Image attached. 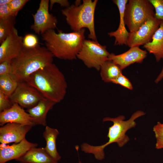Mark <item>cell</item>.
Returning a JSON list of instances; mask_svg holds the SVG:
<instances>
[{
	"label": "cell",
	"instance_id": "6da1fadb",
	"mask_svg": "<svg viewBox=\"0 0 163 163\" xmlns=\"http://www.w3.org/2000/svg\"><path fill=\"white\" fill-rule=\"evenodd\" d=\"M25 82L45 98L56 104L63 100L66 93L67 84L65 77L53 63L31 74Z\"/></svg>",
	"mask_w": 163,
	"mask_h": 163
},
{
	"label": "cell",
	"instance_id": "7a4b0ae2",
	"mask_svg": "<svg viewBox=\"0 0 163 163\" xmlns=\"http://www.w3.org/2000/svg\"><path fill=\"white\" fill-rule=\"evenodd\" d=\"M85 28L65 33L59 30H48L41 36L46 47L54 56L65 60L76 59L85 39Z\"/></svg>",
	"mask_w": 163,
	"mask_h": 163
},
{
	"label": "cell",
	"instance_id": "3957f363",
	"mask_svg": "<svg viewBox=\"0 0 163 163\" xmlns=\"http://www.w3.org/2000/svg\"><path fill=\"white\" fill-rule=\"evenodd\" d=\"M145 114L144 112L138 110L134 112L126 120H124L125 118L123 115H120L115 118H104L103 120V122L109 121L113 123V124L108 129L107 135L108 141L104 144L98 146L84 143L81 145V150L85 153L93 154L97 160L103 159L105 157L104 150L105 147L113 143H116L120 147H123L130 139L126 134V132L136 126V119Z\"/></svg>",
	"mask_w": 163,
	"mask_h": 163
},
{
	"label": "cell",
	"instance_id": "277c9868",
	"mask_svg": "<svg viewBox=\"0 0 163 163\" xmlns=\"http://www.w3.org/2000/svg\"><path fill=\"white\" fill-rule=\"evenodd\" d=\"M54 57L46 47L39 44L32 48L24 47L11 60L12 74L19 82H25L31 74L53 63Z\"/></svg>",
	"mask_w": 163,
	"mask_h": 163
},
{
	"label": "cell",
	"instance_id": "5b68a950",
	"mask_svg": "<svg viewBox=\"0 0 163 163\" xmlns=\"http://www.w3.org/2000/svg\"><path fill=\"white\" fill-rule=\"evenodd\" d=\"M97 0L76 1L72 4L62 10L67 23L74 32L87 28L89 32L88 38L97 40L94 24V12Z\"/></svg>",
	"mask_w": 163,
	"mask_h": 163
},
{
	"label": "cell",
	"instance_id": "8992f818",
	"mask_svg": "<svg viewBox=\"0 0 163 163\" xmlns=\"http://www.w3.org/2000/svg\"><path fill=\"white\" fill-rule=\"evenodd\" d=\"M154 8L149 0H129L124 12V20L129 32L136 31L155 17Z\"/></svg>",
	"mask_w": 163,
	"mask_h": 163
},
{
	"label": "cell",
	"instance_id": "52a82bcc",
	"mask_svg": "<svg viewBox=\"0 0 163 163\" xmlns=\"http://www.w3.org/2000/svg\"><path fill=\"white\" fill-rule=\"evenodd\" d=\"M110 54L106 46L97 40L85 39L77 57L88 68L100 71L102 65L108 60Z\"/></svg>",
	"mask_w": 163,
	"mask_h": 163
},
{
	"label": "cell",
	"instance_id": "ba28073f",
	"mask_svg": "<svg viewBox=\"0 0 163 163\" xmlns=\"http://www.w3.org/2000/svg\"><path fill=\"white\" fill-rule=\"evenodd\" d=\"M49 0H41L36 12L32 14L34 22L30 28L38 34L42 35L46 31L56 27L57 18L49 13Z\"/></svg>",
	"mask_w": 163,
	"mask_h": 163
},
{
	"label": "cell",
	"instance_id": "9c48e42d",
	"mask_svg": "<svg viewBox=\"0 0 163 163\" xmlns=\"http://www.w3.org/2000/svg\"><path fill=\"white\" fill-rule=\"evenodd\" d=\"M44 97L36 89L26 82H19L16 89L9 97L13 103L27 109L35 106Z\"/></svg>",
	"mask_w": 163,
	"mask_h": 163
},
{
	"label": "cell",
	"instance_id": "30bf717a",
	"mask_svg": "<svg viewBox=\"0 0 163 163\" xmlns=\"http://www.w3.org/2000/svg\"><path fill=\"white\" fill-rule=\"evenodd\" d=\"M160 23V21L154 17L145 22L137 30L129 32L127 45L130 47L139 46L150 42Z\"/></svg>",
	"mask_w": 163,
	"mask_h": 163
},
{
	"label": "cell",
	"instance_id": "8fae6325",
	"mask_svg": "<svg viewBox=\"0 0 163 163\" xmlns=\"http://www.w3.org/2000/svg\"><path fill=\"white\" fill-rule=\"evenodd\" d=\"M33 126L30 125L9 123L0 128L1 145L14 142L17 143L25 138V136Z\"/></svg>",
	"mask_w": 163,
	"mask_h": 163
},
{
	"label": "cell",
	"instance_id": "7c38bea8",
	"mask_svg": "<svg viewBox=\"0 0 163 163\" xmlns=\"http://www.w3.org/2000/svg\"><path fill=\"white\" fill-rule=\"evenodd\" d=\"M23 38L18 35L16 28L13 33L8 36L0 46V63L17 57L24 47Z\"/></svg>",
	"mask_w": 163,
	"mask_h": 163
},
{
	"label": "cell",
	"instance_id": "4fadbf2b",
	"mask_svg": "<svg viewBox=\"0 0 163 163\" xmlns=\"http://www.w3.org/2000/svg\"><path fill=\"white\" fill-rule=\"evenodd\" d=\"M147 52L139 46L130 47L129 50L120 54L110 53L108 60H111L123 70L134 63H140L147 56Z\"/></svg>",
	"mask_w": 163,
	"mask_h": 163
},
{
	"label": "cell",
	"instance_id": "5bb4252c",
	"mask_svg": "<svg viewBox=\"0 0 163 163\" xmlns=\"http://www.w3.org/2000/svg\"><path fill=\"white\" fill-rule=\"evenodd\" d=\"M9 123L35 126L30 114L16 103H13L10 108L0 112V126Z\"/></svg>",
	"mask_w": 163,
	"mask_h": 163
},
{
	"label": "cell",
	"instance_id": "9a60e30c",
	"mask_svg": "<svg viewBox=\"0 0 163 163\" xmlns=\"http://www.w3.org/2000/svg\"><path fill=\"white\" fill-rule=\"evenodd\" d=\"M37 143L28 141L24 138L20 142L11 145H0V163L15 160L23 155L30 149L37 147Z\"/></svg>",
	"mask_w": 163,
	"mask_h": 163
},
{
	"label": "cell",
	"instance_id": "2e32d148",
	"mask_svg": "<svg viewBox=\"0 0 163 163\" xmlns=\"http://www.w3.org/2000/svg\"><path fill=\"white\" fill-rule=\"evenodd\" d=\"M113 2L117 6L120 14V23L118 29L115 31L108 33L110 37L115 38L114 45H127V42L129 35V32L125 27L124 20V12L126 5L128 0H114Z\"/></svg>",
	"mask_w": 163,
	"mask_h": 163
},
{
	"label": "cell",
	"instance_id": "e0dca14e",
	"mask_svg": "<svg viewBox=\"0 0 163 163\" xmlns=\"http://www.w3.org/2000/svg\"><path fill=\"white\" fill-rule=\"evenodd\" d=\"M55 104L54 102L44 97L35 106L27 109L26 112L32 119L35 126L41 125L46 126L47 113Z\"/></svg>",
	"mask_w": 163,
	"mask_h": 163
},
{
	"label": "cell",
	"instance_id": "ac0fdd59",
	"mask_svg": "<svg viewBox=\"0 0 163 163\" xmlns=\"http://www.w3.org/2000/svg\"><path fill=\"white\" fill-rule=\"evenodd\" d=\"M15 160L20 163H58L44 148H32Z\"/></svg>",
	"mask_w": 163,
	"mask_h": 163
},
{
	"label": "cell",
	"instance_id": "d6986e66",
	"mask_svg": "<svg viewBox=\"0 0 163 163\" xmlns=\"http://www.w3.org/2000/svg\"><path fill=\"white\" fill-rule=\"evenodd\" d=\"M143 47L154 55L157 62L163 59V21H160L151 41L144 45Z\"/></svg>",
	"mask_w": 163,
	"mask_h": 163
},
{
	"label": "cell",
	"instance_id": "ffe728a7",
	"mask_svg": "<svg viewBox=\"0 0 163 163\" xmlns=\"http://www.w3.org/2000/svg\"><path fill=\"white\" fill-rule=\"evenodd\" d=\"M59 133L57 129L47 126L43 133L46 143L45 149L54 159L57 161L61 158L57 151L56 144V139Z\"/></svg>",
	"mask_w": 163,
	"mask_h": 163
},
{
	"label": "cell",
	"instance_id": "44dd1931",
	"mask_svg": "<svg viewBox=\"0 0 163 163\" xmlns=\"http://www.w3.org/2000/svg\"><path fill=\"white\" fill-rule=\"evenodd\" d=\"M100 75L102 80L106 83L111 82L112 81L122 73V70L111 60H108L101 66Z\"/></svg>",
	"mask_w": 163,
	"mask_h": 163
},
{
	"label": "cell",
	"instance_id": "7402d4cb",
	"mask_svg": "<svg viewBox=\"0 0 163 163\" xmlns=\"http://www.w3.org/2000/svg\"><path fill=\"white\" fill-rule=\"evenodd\" d=\"M19 83L12 74L0 75V91L10 97L16 89Z\"/></svg>",
	"mask_w": 163,
	"mask_h": 163
},
{
	"label": "cell",
	"instance_id": "603a6c76",
	"mask_svg": "<svg viewBox=\"0 0 163 163\" xmlns=\"http://www.w3.org/2000/svg\"><path fill=\"white\" fill-rule=\"evenodd\" d=\"M16 17L11 16L4 19H0V43L12 34L16 29Z\"/></svg>",
	"mask_w": 163,
	"mask_h": 163
},
{
	"label": "cell",
	"instance_id": "cb8c5ba5",
	"mask_svg": "<svg viewBox=\"0 0 163 163\" xmlns=\"http://www.w3.org/2000/svg\"><path fill=\"white\" fill-rule=\"evenodd\" d=\"M155 10V17L163 21V0H149Z\"/></svg>",
	"mask_w": 163,
	"mask_h": 163
},
{
	"label": "cell",
	"instance_id": "d4e9b609",
	"mask_svg": "<svg viewBox=\"0 0 163 163\" xmlns=\"http://www.w3.org/2000/svg\"><path fill=\"white\" fill-rule=\"evenodd\" d=\"M29 1L28 0H12L9 5L12 16L16 17L19 11Z\"/></svg>",
	"mask_w": 163,
	"mask_h": 163
},
{
	"label": "cell",
	"instance_id": "484cf974",
	"mask_svg": "<svg viewBox=\"0 0 163 163\" xmlns=\"http://www.w3.org/2000/svg\"><path fill=\"white\" fill-rule=\"evenodd\" d=\"M23 43L24 47L28 48H34L39 44L38 40L35 35L28 34H26L23 37Z\"/></svg>",
	"mask_w": 163,
	"mask_h": 163
},
{
	"label": "cell",
	"instance_id": "4316f807",
	"mask_svg": "<svg viewBox=\"0 0 163 163\" xmlns=\"http://www.w3.org/2000/svg\"><path fill=\"white\" fill-rule=\"evenodd\" d=\"M111 82L120 85L129 90H131L133 88V86L127 78L123 74V73L120 74L113 80Z\"/></svg>",
	"mask_w": 163,
	"mask_h": 163
},
{
	"label": "cell",
	"instance_id": "83f0119b",
	"mask_svg": "<svg viewBox=\"0 0 163 163\" xmlns=\"http://www.w3.org/2000/svg\"><path fill=\"white\" fill-rule=\"evenodd\" d=\"M13 104L9 97L0 91V112L10 108Z\"/></svg>",
	"mask_w": 163,
	"mask_h": 163
},
{
	"label": "cell",
	"instance_id": "f1b7e54d",
	"mask_svg": "<svg viewBox=\"0 0 163 163\" xmlns=\"http://www.w3.org/2000/svg\"><path fill=\"white\" fill-rule=\"evenodd\" d=\"M11 60H8L0 63V75L12 74Z\"/></svg>",
	"mask_w": 163,
	"mask_h": 163
},
{
	"label": "cell",
	"instance_id": "f546056e",
	"mask_svg": "<svg viewBox=\"0 0 163 163\" xmlns=\"http://www.w3.org/2000/svg\"><path fill=\"white\" fill-rule=\"evenodd\" d=\"M13 16L9 4L0 5V19H4Z\"/></svg>",
	"mask_w": 163,
	"mask_h": 163
},
{
	"label": "cell",
	"instance_id": "4dcf8cb0",
	"mask_svg": "<svg viewBox=\"0 0 163 163\" xmlns=\"http://www.w3.org/2000/svg\"><path fill=\"white\" fill-rule=\"evenodd\" d=\"M153 131L156 138L163 137V123H161L159 122H158L153 127Z\"/></svg>",
	"mask_w": 163,
	"mask_h": 163
},
{
	"label": "cell",
	"instance_id": "1f68e13d",
	"mask_svg": "<svg viewBox=\"0 0 163 163\" xmlns=\"http://www.w3.org/2000/svg\"><path fill=\"white\" fill-rule=\"evenodd\" d=\"M50 2L49 8L51 10L52 9L53 5L55 3H58L61 6L66 7V8L70 6L69 2L66 0H50Z\"/></svg>",
	"mask_w": 163,
	"mask_h": 163
},
{
	"label": "cell",
	"instance_id": "d6a6232c",
	"mask_svg": "<svg viewBox=\"0 0 163 163\" xmlns=\"http://www.w3.org/2000/svg\"><path fill=\"white\" fill-rule=\"evenodd\" d=\"M155 148L157 149H163V137L156 138Z\"/></svg>",
	"mask_w": 163,
	"mask_h": 163
},
{
	"label": "cell",
	"instance_id": "836d02e7",
	"mask_svg": "<svg viewBox=\"0 0 163 163\" xmlns=\"http://www.w3.org/2000/svg\"><path fill=\"white\" fill-rule=\"evenodd\" d=\"M163 78V67L161 71L157 77L155 79V82L157 83L161 81Z\"/></svg>",
	"mask_w": 163,
	"mask_h": 163
},
{
	"label": "cell",
	"instance_id": "e575fe53",
	"mask_svg": "<svg viewBox=\"0 0 163 163\" xmlns=\"http://www.w3.org/2000/svg\"><path fill=\"white\" fill-rule=\"evenodd\" d=\"M11 1L12 0H0V5L9 4Z\"/></svg>",
	"mask_w": 163,
	"mask_h": 163
},
{
	"label": "cell",
	"instance_id": "d590c367",
	"mask_svg": "<svg viewBox=\"0 0 163 163\" xmlns=\"http://www.w3.org/2000/svg\"><path fill=\"white\" fill-rule=\"evenodd\" d=\"M78 163H82V162L79 160Z\"/></svg>",
	"mask_w": 163,
	"mask_h": 163
}]
</instances>
